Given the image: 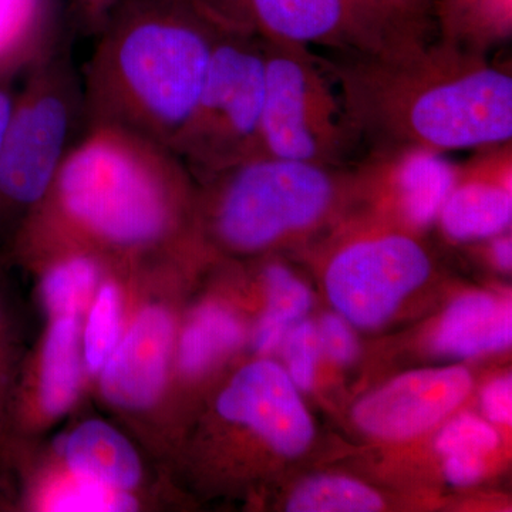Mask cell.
Wrapping results in <instances>:
<instances>
[{"mask_svg":"<svg viewBox=\"0 0 512 512\" xmlns=\"http://www.w3.org/2000/svg\"><path fill=\"white\" fill-rule=\"evenodd\" d=\"M333 60L323 63L346 126L369 153L446 154L511 141V70L487 53L437 37L406 49L335 52Z\"/></svg>","mask_w":512,"mask_h":512,"instance_id":"6da1fadb","label":"cell"},{"mask_svg":"<svg viewBox=\"0 0 512 512\" xmlns=\"http://www.w3.org/2000/svg\"><path fill=\"white\" fill-rule=\"evenodd\" d=\"M220 28L197 0H117L82 73L86 127L121 128L173 150Z\"/></svg>","mask_w":512,"mask_h":512,"instance_id":"7a4b0ae2","label":"cell"},{"mask_svg":"<svg viewBox=\"0 0 512 512\" xmlns=\"http://www.w3.org/2000/svg\"><path fill=\"white\" fill-rule=\"evenodd\" d=\"M192 178L163 144L117 127L87 126L29 215L62 220L103 247L143 251L177 234Z\"/></svg>","mask_w":512,"mask_h":512,"instance_id":"3957f363","label":"cell"},{"mask_svg":"<svg viewBox=\"0 0 512 512\" xmlns=\"http://www.w3.org/2000/svg\"><path fill=\"white\" fill-rule=\"evenodd\" d=\"M72 37L62 30L20 79L0 150V227L12 224L16 232L19 218L25 220L46 197L64 158L86 130L82 73L74 63Z\"/></svg>","mask_w":512,"mask_h":512,"instance_id":"277c9868","label":"cell"},{"mask_svg":"<svg viewBox=\"0 0 512 512\" xmlns=\"http://www.w3.org/2000/svg\"><path fill=\"white\" fill-rule=\"evenodd\" d=\"M336 165L256 156L204 178L214 185L212 225L225 247L262 251L326 220L350 181Z\"/></svg>","mask_w":512,"mask_h":512,"instance_id":"5b68a950","label":"cell"},{"mask_svg":"<svg viewBox=\"0 0 512 512\" xmlns=\"http://www.w3.org/2000/svg\"><path fill=\"white\" fill-rule=\"evenodd\" d=\"M264 101L261 39L221 26L200 99L174 153L202 180L262 156Z\"/></svg>","mask_w":512,"mask_h":512,"instance_id":"8992f818","label":"cell"},{"mask_svg":"<svg viewBox=\"0 0 512 512\" xmlns=\"http://www.w3.org/2000/svg\"><path fill=\"white\" fill-rule=\"evenodd\" d=\"M261 42L265 53L262 154L342 165L355 143L325 63L309 47Z\"/></svg>","mask_w":512,"mask_h":512,"instance_id":"52a82bcc","label":"cell"},{"mask_svg":"<svg viewBox=\"0 0 512 512\" xmlns=\"http://www.w3.org/2000/svg\"><path fill=\"white\" fill-rule=\"evenodd\" d=\"M222 28L271 43L333 52L387 50L366 0H197Z\"/></svg>","mask_w":512,"mask_h":512,"instance_id":"ba28073f","label":"cell"},{"mask_svg":"<svg viewBox=\"0 0 512 512\" xmlns=\"http://www.w3.org/2000/svg\"><path fill=\"white\" fill-rule=\"evenodd\" d=\"M430 256L402 232L356 239L338 249L325 272L333 306L359 328H376L427 281Z\"/></svg>","mask_w":512,"mask_h":512,"instance_id":"9c48e42d","label":"cell"},{"mask_svg":"<svg viewBox=\"0 0 512 512\" xmlns=\"http://www.w3.org/2000/svg\"><path fill=\"white\" fill-rule=\"evenodd\" d=\"M217 409L225 420L248 426L282 456H301L315 434L298 387L271 360L242 367L221 393Z\"/></svg>","mask_w":512,"mask_h":512,"instance_id":"30bf717a","label":"cell"},{"mask_svg":"<svg viewBox=\"0 0 512 512\" xmlns=\"http://www.w3.org/2000/svg\"><path fill=\"white\" fill-rule=\"evenodd\" d=\"M471 386L464 367L416 370L363 397L353 409V420L379 439H413L453 413Z\"/></svg>","mask_w":512,"mask_h":512,"instance_id":"8fae6325","label":"cell"},{"mask_svg":"<svg viewBox=\"0 0 512 512\" xmlns=\"http://www.w3.org/2000/svg\"><path fill=\"white\" fill-rule=\"evenodd\" d=\"M454 241H477L503 234L512 220L511 141L477 148L456 168L453 187L439 214Z\"/></svg>","mask_w":512,"mask_h":512,"instance_id":"7c38bea8","label":"cell"},{"mask_svg":"<svg viewBox=\"0 0 512 512\" xmlns=\"http://www.w3.org/2000/svg\"><path fill=\"white\" fill-rule=\"evenodd\" d=\"M174 343V322L161 306L138 313L101 369V393L121 409L150 407L163 392Z\"/></svg>","mask_w":512,"mask_h":512,"instance_id":"4fadbf2b","label":"cell"},{"mask_svg":"<svg viewBox=\"0 0 512 512\" xmlns=\"http://www.w3.org/2000/svg\"><path fill=\"white\" fill-rule=\"evenodd\" d=\"M360 165L357 183L392 198L404 222L414 228L439 218L457 168L446 154L420 148L367 153Z\"/></svg>","mask_w":512,"mask_h":512,"instance_id":"5bb4252c","label":"cell"},{"mask_svg":"<svg viewBox=\"0 0 512 512\" xmlns=\"http://www.w3.org/2000/svg\"><path fill=\"white\" fill-rule=\"evenodd\" d=\"M64 458L73 476L123 493L136 488L143 473L133 444L100 420L86 421L70 434Z\"/></svg>","mask_w":512,"mask_h":512,"instance_id":"9a60e30c","label":"cell"},{"mask_svg":"<svg viewBox=\"0 0 512 512\" xmlns=\"http://www.w3.org/2000/svg\"><path fill=\"white\" fill-rule=\"evenodd\" d=\"M511 340V303L471 293L448 308L433 345L443 355L473 357L508 348Z\"/></svg>","mask_w":512,"mask_h":512,"instance_id":"2e32d148","label":"cell"},{"mask_svg":"<svg viewBox=\"0 0 512 512\" xmlns=\"http://www.w3.org/2000/svg\"><path fill=\"white\" fill-rule=\"evenodd\" d=\"M80 319L56 316L43 345L39 372V403L49 416H62L73 406L82 379Z\"/></svg>","mask_w":512,"mask_h":512,"instance_id":"e0dca14e","label":"cell"},{"mask_svg":"<svg viewBox=\"0 0 512 512\" xmlns=\"http://www.w3.org/2000/svg\"><path fill=\"white\" fill-rule=\"evenodd\" d=\"M60 32L55 0H0V72H25Z\"/></svg>","mask_w":512,"mask_h":512,"instance_id":"ac0fdd59","label":"cell"},{"mask_svg":"<svg viewBox=\"0 0 512 512\" xmlns=\"http://www.w3.org/2000/svg\"><path fill=\"white\" fill-rule=\"evenodd\" d=\"M437 36L487 53L511 36L512 0H434Z\"/></svg>","mask_w":512,"mask_h":512,"instance_id":"d6986e66","label":"cell"},{"mask_svg":"<svg viewBox=\"0 0 512 512\" xmlns=\"http://www.w3.org/2000/svg\"><path fill=\"white\" fill-rule=\"evenodd\" d=\"M244 329L234 313L217 305L202 306L181 336L178 360L185 375L205 372L220 357L241 345Z\"/></svg>","mask_w":512,"mask_h":512,"instance_id":"ffe728a7","label":"cell"},{"mask_svg":"<svg viewBox=\"0 0 512 512\" xmlns=\"http://www.w3.org/2000/svg\"><path fill=\"white\" fill-rule=\"evenodd\" d=\"M268 306L255 333V348L259 353L274 352L293 325L308 313L312 293L285 266L271 265L265 271Z\"/></svg>","mask_w":512,"mask_h":512,"instance_id":"44dd1931","label":"cell"},{"mask_svg":"<svg viewBox=\"0 0 512 512\" xmlns=\"http://www.w3.org/2000/svg\"><path fill=\"white\" fill-rule=\"evenodd\" d=\"M100 265L96 256L72 252L64 256L43 276L42 296L53 315H80L99 284Z\"/></svg>","mask_w":512,"mask_h":512,"instance_id":"7402d4cb","label":"cell"},{"mask_svg":"<svg viewBox=\"0 0 512 512\" xmlns=\"http://www.w3.org/2000/svg\"><path fill=\"white\" fill-rule=\"evenodd\" d=\"M383 508L380 495L346 477L320 476L299 485L286 510L292 512H375Z\"/></svg>","mask_w":512,"mask_h":512,"instance_id":"603a6c76","label":"cell"},{"mask_svg":"<svg viewBox=\"0 0 512 512\" xmlns=\"http://www.w3.org/2000/svg\"><path fill=\"white\" fill-rule=\"evenodd\" d=\"M386 37L387 50L426 45L437 37L434 0H366Z\"/></svg>","mask_w":512,"mask_h":512,"instance_id":"cb8c5ba5","label":"cell"},{"mask_svg":"<svg viewBox=\"0 0 512 512\" xmlns=\"http://www.w3.org/2000/svg\"><path fill=\"white\" fill-rule=\"evenodd\" d=\"M120 296L116 285L104 284L84 330V360L89 372H101L116 349L120 333Z\"/></svg>","mask_w":512,"mask_h":512,"instance_id":"d4e9b609","label":"cell"},{"mask_svg":"<svg viewBox=\"0 0 512 512\" xmlns=\"http://www.w3.org/2000/svg\"><path fill=\"white\" fill-rule=\"evenodd\" d=\"M50 511H128L137 503L128 493L73 476L53 485L42 497Z\"/></svg>","mask_w":512,"mask_h":512,"instance_id":"484cf974","label":"cell"},{"mask_svg":"<svg viewBox=\"0 0 512 512\" xmlns=\"http://www.w3.org/2000/svg\"><path fill=\"white\" fill-rule=\"evenodd\" d=\"M500 436L497 430L474 416H460L441 429L436 439V450L443 457L480 456L497 448Z\"/></svg>","mask_w":512,"mask_h":512,"instance_id":"4316f807","label":"cell"},{"mask_svg":"<svg viewBox=\"0 0 512 512\" xmlns=\"http://www.w3.org/2000/svg\"><path fill=\"white\" fill-rule=\"evenodd\" d=\"M285 360L288 375L298 389H312L319 355L318 330L311 322H298L285 336Z\"/></svg>","mask_w":512,"mask_h":512,"instance_id":"83f0119b","label":"cell"},{"mask_svg":"<svg viewBox=\"0 0 512 512\" xmlns=\"http://www.w3.org/2000/svg\"><path fill=\"white\" fill-rule=\"evenodd\" d=\"M10 376H12V345L8 316L3 308L2 295H0V463L9 461L10 450Z\"/></svg>","mask_w":512,"mask_h":512,"instance_id":"f1b7e54d","label":"cell"},{"mask_svg":"<svg viewBox=\"0 0 512 512\" xmlns=\"http://www.w3.org/2000/svg\"><path fill=\"white\" fill-rule=\"evenodd\" d=\"M320 348L336 363L352 362L356 357L357 343L348 323L338 315L323 316L318 330Z\"/></svg>","mask_w":512,"mask_h":512,"instance_id":"f546056e","label":"cell"},{"mask_svg":"<svg viewBox=\"0 0 512 512\" xmlns=\"http://www.w3.org/2000/svg\"><path fill=\"white\" fill-rule=\"evenodd\" d=\"M117 0H70V30L84 36L99 35Z\"/></svg>","mask_w":512,"mask_h":512,"instance_id":"4dcf8cb0","label":"cell"},{"mask_svg":"<svg viewBox=\"0 0 512 512\" xmlns=\"http://www.w3.org/2000/svg\"><path fill=\"white\" fill-rule=\"evenodd\" d=\"M483 409L488 419L498 424H511L512 382L511 377H501L485 387Z\"/></svg>","mask_w":512,"mask_h":512,"instance_id":"1f68e13d","label":"cell"},{"mask_svg":"<svg viewBox=\"0 0 512 512\" xmlns=\"http://www.w3.org/2000/svg\"><path fill=\"white\" fill-rule=\"evenodd\" d=\"M444 474L451 484L460 485V487L477 483L484 474V457H444Z\"/></svg>","mask_w":512,"mask_h":512,"instance_id":"d6a6232c","label":"cell"},{"mask_svg":"<svg viewBox=\"0 0 512 512\" xmlns=\"http://www.w3.org/2000/svg\"><path fill=\"white\" fill-rule=\"evenodd\" d=\"M23 73L25 72H0V150L12 123L18 97V82Z\"/></svg>","mask_w":512,"mask_h":512,"instance_id":"836d02e7","label":"cell"},{"mask_svg":"<svg viewBox=\"0 0 512 512\" xmlns=\"http://www.w3.org/2000/svg\"><path fill=\"white\" fill-rule=\"evenodd\" d=\"M493 256L495 264L503 269H511L512 265V244L511 239L501 237L495 239L493 245Z\"/></svg>","mask_w":512,"mask_h":512,"instance_id":"e575fe53","label":"cell"}]
</instances>
